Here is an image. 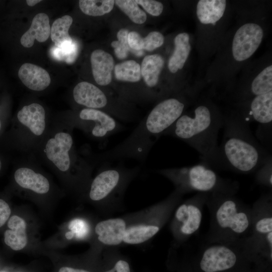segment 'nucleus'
Segmentation results:
<instances>
[{
	"instance_id": "nucleus-1",
	"label": "nucleus",
	"mask_w": 272,
	"mask_h": 272,
	"mask_svg": "<svg viewBox=\"0 0 272 272\" xmlns=\"http://www.w3.org/2000/svg\"><path fill=\"white\" fill-rule=\"evenodd\" d=\"M222 142L205 163L214 169L241 174L256 172L271 156L252 134L249 124L240 115L224 119Z\"/></svg>"
},
{
	"instance_id": "nucleus-2",
	"label": "nucleus",
	"mask_w": 272,
	"mask_h": 272,
	"mask_svg": "<svg viewBox=\"0 0 272 272\" xmlns=\"http://www.w3.org/2000/svg\"><path fill=\"white\" fill-rule=\"evenodd\" d=\"M206 205L210 215L207 243L232 244L251 234V208L235 195L210 193Z\"/></svg>"
},
{
	"instance_id": "nucleus-3",
	"label": "nucleus",
	"mask_w": 272,
	"mask_h": 272,
	"mask_svg": "<svg viewBox=\"0 0 272 272\" xmlns=\"http://www.w3.org/2000/svg\"><path fill=\"white\" fill-rule=\"evenodd\" d=\"M224 119L205 104L196 106L191 113L183 114L162 135L179 139L196 150L201 161L208 159L217 147Z\"/></svg>"
},
{
	"instance_id": "nucleus-4",
	"label": "nucleus",
	"mask_w": 272,
	"mask_h": 272,
	"mask_svg": "<svg viewBox=\"0 0 272 272\" xmlns=\"http://www.w3.org/2000/svg\"><path fill=\"white\" fill-rule=\"evenodd\" d=\"M156 172L170 181L175 190L183 195L192 192L235 195L239 188L237 181L223 178L203 162L191 166L158 169Z\"/></svg>"
},
{
	"instance_id": "nucleus-5",
	"label": "nucleus",
	"mask_w": 272,
	"mask_h": 272,
	"mask_svg": "<svg viewBox=\"0 0 272 272\" xmlns=\"http://www.w3.org/2000/svg\"><path fill=\"white\" fill-rule=\"evenodd\" d=\"M140 170L138 166L127 168L122 164L104 167L90 183L89 198L101 205L107 215L119 210L127 188Z\"/></svg>"
},
{
	"instance_id": "nucleus-6",
	"label": "nucleus",
	"mask_w": 272,
	"mask_h": 272,
	"mask_svg": "<svg viewBox=\"0 0 272 272\" xmlns=\"http://www.w3.org/2000/svg\"><path fill=\"white\" fill-rule=\"evenodd\" d=\"M184 195L174 190L166 198L150 207L133 213L122 244L140 245L153 238L171 218Z\"/></svg>"
},
{
	"instance_id": "nucleus-7",
	"label": "nucleus",
	"mask_w": 272,
	"mask_h": 272,
	"mask_svg": "<svg viewBox=\"0 0 272 272\" xmlns=\"http://www.w3.org/2000/svg\"><path fill=\"white\" fill-rule=\"evenodd\" d=\"M42 152L47 162L59 171L67 173L73 170L82 177H88L91 167L77 154L70 130H60L47 138Z\"/></svg>"
},
{
	"instance_id": "nucleus-8",
	"label": "nucleus",
	"mask_w": 272,
	"mask_h": 272,
	"mask_svg": "<svg viewBox=\"0 0 272 272\" xmlns=\"http://www.w3.org/2000/svg\"><path fill=\"white\" fill-rule=\"evenodd\" d=\"M209 194L196 193L175 208L169 226L173 238L170 250L178 248L199 230Z\"/></svg>"
},
{
	"instance_id": "nucleus-9",
	"label": "nucleus",
	"mask_w": 272,
	"mask_h": 272,
	"mask_svg": "<svg viewBox=\"0 0 272 272\" xmlns=\"http://www.w3.org/2000/svg\"><path fill=\"white\" fill-rule=\"evenodd\" d=\"M71 127H78L91 137L105 140L123 129V125L108 113L97 109L85 108L78 113L77 118L70 123Z\"/></svg>"
},
{
	"instance_id": "nucleus-10",
	"label": "nucleus",
	"mask_w": 272,
	"mask_h": 272,
	"mask_svg": "<svg viewBox=\"0 0 272 272\" xmlns=\"http://www.w3.org/2000/svg\"><path fill=\"white\" fill-rule=\"evenodd\" d=\"M47 126L44 107L39 103H32L24 106L18 111L11 129L2 137L12 135L22 130L31 138L38 139L45 133Z\"/></svg>"
},
{
	"instance_id": "nucleus-11",
	"label": "nucleus",
	"mask_w": 272,
	"mask_h": 272,
	"mask_svg": "<svg viewBox=\"0 0 272 272\" xmlns=\"http://www.w3.org/2000/svg\"><path fill=\"white\" fill-rule=\"evenodd\" d=\"M242 117L248 123L254 121L259 124L257 137L270 147L271 145L272 91L254 97L250 103L247 114Z\"/></svg>"
},
{
	"instance_id": "nucleus-12",
	"label": "nucleus",
	"mask_w": 272,
	"mask_h": 272,
	"mask_svg": "<svg viewBox=\"0 0 272 272\" xmlns=\"http://www.w3.org/2000/svg\"><path fill=\"white\" fill-rule=\"evenodd\" d=\"M263 32L261 27L254 23H246L236 31L232 43L234 59L242 61L249 58L260 44Z\"/></svg>"
},
{
	"instance_id": "nucleus-13",
	"label": "nucleus",
	"mask_w": 272,
	"mask_h": 272,
	"mask_svg": "<svg viewBox=\"0 0 272 272\" xmlns=\"http://www.w3.org/2000/svg\"><path fill=\"white\" fill-rule=\"evenodd\" d=\"M133 213L108 218L97 223L94 232L102 246L117 247L122 244L125 231L133 218Z\"/></svg>"
},
{
	"instance_id": "nucleus-14",
	"label": "nucleus",
	"mask_w": 272,
	"mask_h": 272,
	"mask_svg": "<svg viewBox=\"0 0 272 272\" xmlns=\"http://www.w3.org/2000/svg\"><path fill=\"white\" fill-rule=\"evenodd\" d=\"M251 208L252 225L249 236L261 237L272 232V193L262 194Z\"/></svg>"
},
{
	"instance_id": "nucleus-15",
	"label": "nucleus",
	"mask_w": 272,
	"mask_h": 272,
	"mask_svg": "<svg viewBox=\"0 0 272 272\" xmlns=\"http://www.w3.org/2000/svg\"><path fill=\"white\" fill-rule=\"evenodd\" d=\"M73 95L77 104L87 108L101 110V109L108 107L109 102L107 95L90 83L82 82L78 83L74 88Z\"/></svg>"
},
{
	"instance_id": "nucleus-16",
	"label": "nucleus",
	"mask_w": 272,
	"mask_h": 272,
	"mask_svg": "<svg viewBox=\"0 0 272 272\" xmlns=\"http://www.w3.org/2000/svg\"><path fill=\"white\" fill-rule=\"evenodd\" d=\"M14 178L20 187L38 194H45L50 189V183L47 178L29 167L21 166L16 169Z\"/></svg>"
},
{
	"instance_id": "nucleus-17",
	"label": "nucleus",
	"mask_w": 272,
	"mask_h": 272,
	"mask_svg": "<svg viewBox=\"0 0 272 272\" xmlns=\"http://www.w3.org/2000/svg\"><path fill=\"white\" fill-rule=\"evenodd\" d=\"M90 60L93 76L97 84L103 86L109 85L114 67L112 56L104 50L96 49L91 53Z\"/></svg>"
},
{
	"instance_id": "nucleus-18",
	"label": "nucleus",
	"mask_w": 272,
	"mask_h": 272,
	"mask_svg": "<svg viewBox=\"0 0 272 272\" xmlns=\"http://www.w3.org/2000/svg\"><path fill=\"white\" fill-rule=\"evenodd\" d=\"M18 76L26 87L36 91L45 90L51 82L50 76L45 70L30 63H25L20 67Z\"/></svg>"
},
{
	"instance_id": "nucleus-19",
	"label": "nucleus",
	"mask_w": 272,
	"mask_h": 272,
	"mask_svg": "<svg viewBox=\"0 0 272 272\" xmlns=\"http://www.w3.org/2000/svg\"><path fill=\"white\" fill-rule=\"evenodd\" d=\"M50 30L47 15L37 14L33 19L30 28L21 37V43L24 47L29 48L33 45L35 40L44 42L49 38Z\"/></svg>"
},
{
	"instance_id": "nucleus-20",
	"label": "nucleus",
	"mask_w": 272,
	"mask_h": 272,
	"mask_svg": "<svg viewBox=\"0 0 272 272\" xmlns=\"http://www.w3.org/2000/svg\"><path fill=\"white\" fill-rule=\"evenodd\" d=\"M7 225L9 229L4 233L5 243L14 250L23 249L27 243V224L25 220L18 216H13Z\"/></svg>"
},
{
	"instance_id": "nucleus-21",
	"label": "nucleus",
	"mask_w": 272,
	"mask_h": 272,
	"mask_svg": "<svg viewBox=\"0 0 272 272\" xmlns=\"http://www.w3.org/2000/svg\"><path fill=\"white\" fill-rule=\"evenodd\" d=\"M226 6L225 0H200L196 6V15L203 24L215 25L223 16Z\"/></svg>"
},
{
	"instance_id": "nucleus-22",
	"label": "nucleus",
	"mask_w": 272,
	"mask_h": 272,
	"mask_svg": "<svg viewBox=\"0 0 272 272\" xmlns=\"http://www.w3.org/2000/svg\"><path fill=\"white\" fill-rule=\"evenodd\" d=\"M175 48L168 61V69L172 73L183 67L190 51L189 36L187 33L178 34L174 39Z\"/></svg>"
},
{
	"instance_id": "nucleus-23",
	"label": "nucleus",
	"mask_w": 272,
	"mask_h": 272,
	"mask_svg": "<svg viewBox=\"0 0 272 272\" xmlns=\"http://www.w3.org/2000/svg\"><path fill=\"white\" fill-rule=\"evenodd\" d=\"M164 64V60L159 54L149 55L144 57L141 71V75L148 87L153 88L157 85Z\"/></svg>"
},
{
	"instance_id": "nucleus-24",
	"label": "nucleus",
	"mask_w": 272,
	"mask_h": 272,
	"mask_svg": "<svg viewBox=\"0 0 272 272\" xmlns=\"http://www.w3.org/2000/svg\"><path fill=\"white\" fill-rule=\"evenodd\" d=\"M127 41L130 48L133 50L152 51L163 45L164 38L158 31L151 32L145 38L137 32L131 31L128 35Z\"/></svg>"
},
{
	"instance_id": "nucleus-25",
	"label": "nucleus",
	"mask_w": 272,
	"mask_h": 272,
	"mask_svg": "<svg viewBox=\"0 0 272 272\" xmlns=\"http://www.w3.org/2000/svg\"><path fill=\"white\" fill-rule=\"evenodd\" d=\"M73 23V18L64 15L56 19L51 27L50 37L55 46L63 48L70 45L73 40L69 34V30Z\"/></svg>"
},
{
	"instance_id": "nucleus-26",
	"label": "nucleus",
	"mask_w": 272,
	"mask_h": 272,
	"mask_svg": "<svg viewBox=\"0 0 272 272\" xmlns=\"http://www.w3.org/2000/svg\"><path fill=\"white\" fill-rule=\"evenodd\" d=\"M115 77L117 80L137 82L141 80L140 65L133 60H128L117 64L114 67Z\"/></svg>"
},
{
	"instance_id": "nucleus-27",
	"label": "nucleus",
	"mask_w": 272,
	"mask_h": 272,
	"mask_svg": "<svg viewBox=\"0 0 272 272\" xmlns=\"http://www.w3.org/2000/svg\"><path fill=\"white\" fill-rule=\"evenodd\" d=\"M115 1L80 0L79 7L85 14L92 16H102L113 9Z\"/></svg>"
},
{
	"instance_id": "nucleus-28",
	"label": "nucleus",
	"mask_w": 272,
	"mask_h": 272,
	"mask_svg": "<svg viewBox=\"0 0 272 272\" xmlns=\"http://www.w3.org/2000/svg\"><path fill=\"white\" fill-rule=\"evenodd\" d=\"M272 91V66L264 69L253 80L251 92L255 96Z\"/></svg>"
},
{
	"instance_id": "nucleus-29",
	"label": "nucleus",
	"mask_w": 272,
	"mask_h": 272,
	"mask_svg": "<svg viewBox=\"0 0 272 272\" xmlns=\"http://www.w3.org/2000/svg\"><path fill=\"white\" fill-rule=\"evenodd\" d=\"M115 3L134 23L141 24L147 20L146 13L142 10L135 1L117 0Z\"/></svg>"
},
{
	"instance_id": "nucleus-30",
	"label": "nucleus",
	"mask_w": 272,
	"mask_h": 272,
	"mask_svg": "<svg viewBox=\"0 0 272 272\" xmlns=\"http://www.w3.org/2000/svg\"><path fill=\"white\" fill-rule=\"evenodd\" d=\"M69 229L75 236V239L85 240L91 234V226L88 221L82 218H76L70 221Z\"/></svg>"
},
{
	"instance_id": "nucleus-31",
	"label": "nucleus",
	"mask_w": 272,
	"mask_h": 272,
	"mask_svg": "<svg viewBox=\"0 0 272 272\" xmlns=\"http://www.w3.org/2000/svg\"><path fill=\"white\" fill-rule=\"evenodd\" d=\"M128 31L125 29H121L117 33L118 41H113L111 42V46L114 48V52L117 58L124 59L127 56L128 52H133L128 45L127 35Z\"/></svg>"
},
{
	"instance_id": "nucleus-32",
	"label": "nucleus",
	"mask_w": 272,
	"mask_h": 272,
	"mask_svg": "<svg viewBox=\"0 0 272 272\" xmlns=\"http://www.w3.org/2000/svg\"><path fill=\"white\" fill-rule=\"evenodd\" d=\"M255 181L258 184L266 186L270 189L272 188V157H269L266 161L255 172Z\"/></svg>"
},
{
	"instance_id": "nucleus-33",
	"label": "nucleus",
	"mask_w": 272,
	"mask_h": 272,
	"mask_svg": "<svg viewBox=\"0 0 272 272\" xmlns=\"http://www.w3.org/2000/svg\"><path fill=\"white\" fill-rule=\"evenodd\" d=\"M78 53V46L73 42L69 46L63 48L54 47L52 51L53 57L60 60H64L68 63L74 62Z\"/></svg>"
},
{
	"instance_id": "nucleus-34",
	"label": "nucleus",
	"mask_w": 272,
	"mask_h": 272,
	"mask_svg": "<svg viewBox=\"0 0 272 272\" xmlns=\"http://www.w3.org/2000/svg\"><path fill=\"white\" fill-rule=\"evenodd\" d=\"M138 5L143 7L145 10L150 15L158 16L161 14L163 10V5L159 2L152 0H137Z\"/></svg>"
},
{
	"instance_id": "nucleus-35",
	"label": "nucleus",
	"mask_w": 272,
	"mask_h": 272,
	"mask_svg": "<svg viewBox=\"0 0 272 272\" xmlns=\"http://www.w3.org/2000/svg\"><path fill=\"white\" fill-rule=\"evenodd\" d=\"M11 213V209L8 203L5 200L0 198V227L8 221Z\"/></svg>"
},
{
	"instance_id": "nucleus-36",
	"label": "nucleus",
	"mask_w": 272,
	"mask_h": 272,
	"mask_svg": "<svg viewBox=\"0 0 272 272\" xmlns=\"http://www.w3.org/2000/svg\"><path fill=\"white\" fill-rule=\"evenodd\" d=\"M104 272H130V268L127 261L122 259H119L115 261L111 268Z\"/></svg>"
},
{
	"instance_id": "nucleus-37",
	"label": "nucleus",
	"mask_w": 272,
	"mask_h": 272,
	"mask_svg": "<svg viewBox=\"0 0 272 272\" xmlns=\"http://www.w3.org/2000/svg\"><path fill=\"white\" fill-rule=\"evenodd\" d=\"M8 123V118L4 116L0 111V138L4 133Z\"/></svg>"
},
{
	"instance_id": "nucleus-38",
	"label": "nucleus",
	"mask_w": 272,
	"mask_h": 272,
	"mask_svg": "<svg viewBox=\"0 0 272 272\" xmlns=\"http://www.w3.org/2000/svg\"><path fill=\"white\" fill-rule=\"evenodd\" d=\"M58 272H90L88 270L83 269L75 268L71 267L64 266L60 268Z\"/></svg>"
},
{
	"instance_id": "nucleus-39",
	"label": "nucleus",
	"mask_w": 272,
	"mask_h": 272,
	"mask_svg": "<svg viewBox=\"0 0 272 272\" xmlns=\"http://www.w3.org/2000/svg\"><path fill=\"white\" fill-rule=\"evenodd\" d=\"M41 1L40 0H27L26 3L29 6L33 7Z\"/></svg>"
},
{
	"instance_id": "nucleus-40",
	"label": "nucleus",
	"mask_w": 272,
	"mask_h": 272,
	"mask_svg": "<svg viewBox=\"0 0 272 272\" xmlns=\"http://www.w3.org/2000/svg\"><path fill=\"white\" fill-rule=\"evenodd\" d=\"M6 164V163L5 159L2 155L0 154V173L1 172Z\"/></svg>"
},
{
	"instance_id": "nucleus-41",
	"label": "nucleus",
	"mask_w": 272,
	"mask_h": 272,
	"mask_svg": "<svg viewBox=\"0 0 272 272\" xmlns=\"http://www.w3.org/2000/svg\"><path fill=\"white\" fill-rule=\"evenodd\" d=\"M65 236L66 238L68 240H72L75 239L74 234L70 230L66 232Z\"/></svg>"
},
{
	"instance_id": "nucleus-42",
	"label": "nucleus",
	"mask_w": 272,
	"mask_h": 272,
	"mask_svg": "<svg viewBox=\"0 0 272 272\" xmlns=\"http://www.w3.org/2000/svg\"><path fill=\"white\" fill-rule=\"evenodd\" d=\"M17 272H22V271H17Z\"/></svg>"
}]
</instances>
